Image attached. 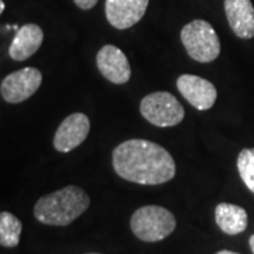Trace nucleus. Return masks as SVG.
Instances as JSON below:
<instances>
[{
	"mask_svg": "<svg viewBox=\"0 0 254 254\" xmlns=\"http://www.w3.org/2000/svg\"><path fill=\"white\" fill-rule=\"evenodd\" d=\"M115 173L140 185H160L175 177L173 155L157 143L133 138L119 144L112 154Z\"/></svg>",
	"mask_w": 254,
	"mask_h": 254,
	"instance_id": "1",
	"label": "nucleus"
},
{
	"mask_svg": "<svg viewBox=\"0 0 254 254\" xmlns=\"http://www.w3.org/2000/svg\"><path fill=\"white\" fill-rule=\"evenodd\" d=\"M91 130V122L85 113H72L64 119L54 134V147L60 153H69L81 145Z\"/></svg>",
	"mask_w": 254,
	"mask_h": 254,
	"instance_id": "7",
	"label": "nucleus"
},
{
	"mask_svg": "<svg viewBox=\"0 0 254 254\" xmlns=\"http://www.w3.org/2000/svg\"><path fill=\"white\" fill-rule=\"evenodd\" d=\"M96 65L99 72L108 81L116 85H123L130 81L131 69L126 54L116 46L106 44L96 55Z\"/></svg>",
	"mask_w": 254,
	"mask_h": 254,
	"instance_id": "9",
	"label": "nucleus"
},
{
	"mask_svg": "<svg viewBox=\"0 0 254 254\" xmlns=\"http://www.w3.org/2000/svg\"><path fill=\"white\" fill-rule=\"evenodd\" d=\"M91 254H96V253H91Z\"/></svg>",
	"mask_w": 254,
	"mask_h": 254,
	"instance_id": "20",
	"label": "nucleus"
},
{
	"mask_svg": "<svg viewBox=\"0 0 254 254\" xmlns=\"http://www.w3.org/2000/svg\"><path fill=\"white\" fill-rule=\"evenodd\" d=\"M177 88L195 109L209 110L218 99L215 85L198 75L184 73L177 79Z\"/></svg>",
	"mask_w": 254,
	"mask_h": 254,
	"instance_id": "8",
	"label": "nucleus"
},
{
	"mask_svg": "<svg viewBox=\"0 0 254 254\" xmlns=\"http://www.w3.org/2000/svg\"><path fill=\"white\" fill-rule=\"evenodd\" d=\"M44 33L37 24H24L16 31L9 47V55L14 61H26L38 51L43 44Z\"/></svg>",
	"mask_w": 254,
	"mask_h": 254,
	"instance_id": "12",
	"label": "nucleus"
},
{
	"mask_svg": "<svg viewBox=\"0 0 254 254\" xmlns=\"http://www.w3.org/2000/svg\"><path fill=\"white\" fill-rule=\"evenodd\" d=\"M23 225L13 213H0V245L3 247H16L20 242Z\"/></svg>",
	"mask_w": 254,
	"mask_h": 254,
	"instance_id": "14",
	"label": "nucleus"
},
{
	"mask_svg": "<svg viewBox=\"0 0 254 254\" xmlns=\"http://www.w3.org/2000/svg\"><path fill=\"white\" fill-rule=\"evenodd\" d=\"M73 3L82 10H91L96 6L98 0H73Z\"/></svg>",
	"mask_w": 254,
	"mask_h": 254,
	"instance_id": "16",
	"label": "nucleus"
},
{
	"mask_svg": "<svg viewBox=\"0 0 254 254\" xmlns=\"http://www.w3.org/2000/svg\"><path fill=\"white\" fill-rule=\"evenodd\" d=\"M215 219H216V225L219 229L230 236L245 232L249 223L247 212L245 209L233 203H226V202H222L216 206Z\"/></svg>",
	"mask_w": 254,
	"mask_h": 254,
	"instance_id": "13",
	"label": "nucleus"
},
{
	"mask_svg": "<svg viewBox=\"0 0 254 254\" xmlns=\"http://www.w3.org/2000/svg\"><path fill=\"white\" fill-rule=\"evenodd\" d=\"M181 41L190 58L200 64L212 63L220 54L218 34L205 20L198 18L185 24L181 30Z\"/></svg>",
	"mask_w": 254,
	"mask_h": 254,
	"instance_id": "4",
	"label": "nucleus"
},
{
	"mask_svg": "<svg viewBox=\"0 0 254 254\" xmlns=\"http://www.w3.org/2000/svg\"><path fill=\"white\" fill-rule=\"evenodd\" d=\"M130 227L137 239L155 243L168 237L177 227V220L168 209L147 205L137 209L130 219Z\"/></svg>",
	"mask_w": 254,
	"mask_h": 254,
	"instance_id": "3",
	"label": "nucleus"
},
{
	"mask_svg": "<svg viewBox=\"0 0 254 254\" xmlns=\"http://www.w3.org/2000/svg\"><path fill=\"white\" fill-rule=\"evenodd\" d=\"M89 196L76 185H68L37 200L34 216L50 226H66L89 208Z\"/></svg>",
	"mask_w": 254,
	"mask_h": 254,
	"instance_id": "2",
	"label": "nucleus"
},
{
	"mask_svg": "<svg viewBox=\"0 0 254 254\" xmlns=\"http://www.w3.org/2000/svg\"><path fill=\"white\" fill-rule=\"evenodd\" d=\"M249 245H250V249H252V252L254 254V235L249 239Z\"/></svg>",
	"mask_w": 254,
	"mask_h": 254,
	"instance_id": "17",
	"label": "nucleus"
},
{
	"mask_svg": "<svg viewBox=\"0 0 254 254\" xmlns=\"http://www.w3.org/2000/svg\"><path fill=\"white\" fill-rule=\"evenodd\" d=\"M216 254H239V253H235V252H230V250H220Z\"/></svg>",
	"mask_w": 254,
	"mask_h": 254,
	"instance_id": "18",
	"label": "nucleus"
},
{
	"mask_svg": "<svg viewBox=\"0 0 254 254\" xmlns=\"http://www.w3.org/2000/svg\"><path fill=\"white\" fill-rule=\"evenodd\" d=\"M140 113L148 123L157 127L177 126L185 116L180 100L165 91L153 92L144 96L140 103Z\"/></svg>",
	"mask_w": 254,
	"mask_h": 254,
	"instance_id": "5",
	"label": "nucleus"
},
{
	"mask_svg": "<svg viewBox=\"0 0 254 254\" xmlns=\"http://www.w3.org/2000/svg\"><path fill=\"white\" fill-rule=\"evenodd\" d=\"M43 82V73L40 69L27 66L16 72L9 73L0 83V93L3 100L11 105H17L36 93Z\"/></svg>",
	"mask_w": 254,
	"mask_h": 254,
	"instance_id": "6",
	"label": "nucleus"
},
{
	"mask_svg": "<svg viewBox=\"0 0 254 254\" xmlns=\"http://www.w3.org/2000/svg\"><path fill=\"white\" fill-rule=\"evenodd\" d=\"M3 11H4V1L0 0V13H3Z\"/></svg>",
	"mask_w": 254,
	"mask_h": 254,
	"instance_id": "19",
	"label": "nucleus"
},
{
	"mask_svg": "<svg viewBox=\"0 0 254 254\" xmlns=\"http://www.w3.org/2000/svg\"><path fill=\"white\" fill-rule=\"evenodd\" d=\"M225 13L232 31L239 38H253L254 6L252 0H225Z\"/></svg>",
	"mask_w": 254,
	"mask_h": 254,
	"instance_id": "11",
	"label": "nucleus"
},
{
	"mask_svg": "<svg viewBox=\"0 0 254 254\" xmlns=\"http://www.w3.org/2000/svg\"><path fill=\"white\" fill-rule=\"evenodd\" d=\"M150 0H106V18L118 30H127L144 17Z\"/></svg>",
	"mask_w": 254,
	"mask_h": 254,
	"instance_id": "10",
	"label": "nucleus"
},
{
	"mask_svg": "<svg viewBox=\"0 0 254 254\" xmlns=\"http://www.w3.org/2000/svg\"><path fill=\"white\" fill-rule=\"evenodd\" d=\"M237 171L242 181L254 193V148H245L237 157Z\"/></svg>",
	"mask_w": 254,
	"mask_h": 254,
	"instance_id": "15",
	"label": "nucleus"
}]
</instances>
